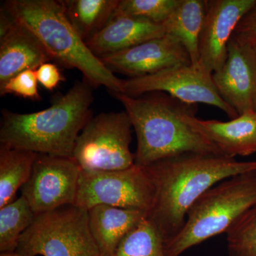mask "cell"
I'll use <instances>...</instances> for the list:
<instances>
[{
  "instance_id": "cell-16",
  "label": "cell",
  "mask_w": 256,
  "mask_h": 256,
  "mask_svg": "<svg viewBox=\"0 0 256 256\" xmlns=\"http://www.w3.org/2000/svg\"><path fill=\"white\" fill-rule=\"evenodd\" d=\"M52 60L36 36L16 22L12 30L0 38V86L21 72L36 70Z\"/></svg>"
},
{
  "instance_id": "cell-2",
  "label": "cell",
  "mask_w": 256,
  "mask_h": 256,
  "mask_svg": "<svg viewBox=\"0 0 256 256\" xmlns=\"http://www.w3.org/2000/svg\"><path fill=\"white\" fill-rule=\"evenodd\" d=\"M110 94L124 106L136 131L138 146L134 164L138 166L146 168L184 153L224 156L185 120L186 114H196V105L185 104L164 92L138 97Z\"/></svg>"
},
{
  "instance_id": "cell-21",
  "label": "cell",
  "mask_w": 256,
  "mask_h": 256,
  "mask_svg": "<svg viewBox=\"0 0 256 256\" xmlns=\"http://www.w3.org/2000/svg\"><path fill=\"white\" fill-rule=\"evenodd\" d=\"M36 216L23 196L0 208V252H16L20 238Z\"/></svg>"
},
{
  "instance_id": "cell-11",
  "label": "cell",
  "mask_w": 256,
  "mask_h": 256,
  "mask_svg": "<svg viewBox=\"0 0 256 256\" xmlns=\"http://www.w3.org/2000/svg\"><path fill=\"white\" fill-rule=\"evenodd\" d=\"M256 2V0L208 1L198 46V66L210 74L222 68L236 28Z\"/></svg>"
},
{
  "instance_id": "cell-3",
  "label": "cell",
  "mask_w": 256,
  "mask_h": 256,
  "mask_svg": "<svg viewBox=\"0 0 256 256\" xmlns=\"http://www.w3.org/2000/svg\"><path fill=\"white\" fill-rule=\"evenodd\" d=\"M92 86L77 82L48 108L21 114L2 110L0 146L62 158H73L77 138L92 118Z\"/></svg>"
},
{
  "instance_id": "cell-29",
  "label": "cell",
  "mask_w": 256,
  "mask_h": 256,
  "mask_svg": "<svg viewBox=\"0 0 256 256\" xmlns=\"http://www.w3.org/2000/svg\"><path fill=\"white\" fill-rule=\"evenodd\" d=\"M0 256H23L21 255V254H18V252H1L0 254Z\"/></svg>"
},
{
  "instance_id": "cell-12",
  "label": "cell",
  "mask_w": 256,
  "mask_h": 256,
  "mask_svg": "<svg viewBox=\"0 0 256 256\" xmlns=\"http://www.w3.org/2000/svg\"><path fill=\"white\" fill-rule=\"evenodd\" d=\"M100 60L111 72L124 74L130 78L146 76L173 67L192 64L184 46L168 34L105 56Z\"/></svg>"
},
{
  "instance_id": "cell-9",
  "label": "cell",
  "mask_w": 256,
  "mask_h": 256,
  "mask_svg": "<svg viewBox=\"0 0 256 256\" xmlns=\"http://www.w3.org/2000/svg\"><path fill=\"white\" fill-rule=\"evenodd\" d=\"M212 75L198 64L180 66L152 75L124 80L122 94L138 97L150 92H164L185 104L214 106L230 118H236L238 112L220 97Z\"/></svg>"
},
{
  "instance_id": "cell-5",
  "label": "cell",
  "mask_w": 256,
  "mask_h": 256,
  "mask_svg": "<svg viewBox=\"0 0 256 256\" xmlns=\"http://www.w3.org/2000/svg\"><path fill=\"white\" fill-rule=\"evenodd\" d=\"M256 205V171L226 178L207 190L186 214L178 234L164 242L166 256H180L190 248L226 234Z\"/></svg>"
},
{
  "instance_id": "cell-31",
  "label": "cell",
  "mask_w": 256,
  "mask_h": 256,
  "mask_svg": "<svg viewBox=\"0 0 256 256\" xmlns=\"http://www.w3.org/2000/svg\"><path fill=\"white\" fill-rule=\"evenodd\" d=\"M256 50V46H255Z\"/></svg>"
},
{
  "instance_id": "cell-24",
  "label": "cell",
  "mask_w": 256,
  "mask_h": 256,
  "mask_svg": "<svg viewBox=\"0 0 256 256\" xmlns=\"http://www.w3.org/2000/svg\"><path fill=\"white\" fill-rule=\"evenodd\" d=\"M181 0H119L114 13L163 24Z\"/></svg>"
},
{
  "instance_id": "cell-28",
  "label": "cell",
  "mask_w": 256,
  "mask_h": 256,
  "mask_svg": "<svg viewBox=\"0 0 256 256\" xmlns=\"http://www.w3.org/2000/svg\"><path fill=\"white\" fill-rule=\"evenodd\" d=\"M16 23L14 18L6 11L2 8L0 11V38H3L12 30Z\"/></svg>"
},
{
  "instance_id": "cell-23",
  "label": "cell",
  "mask_w": 256,
  "mask_h": 256,
  "mask_svg": "<svg viewBox=\"0 0 256 256\" xmlns=\"http://www.w3.org/2000/svg\"><path fill=\"white\" fill-rule=\"evenodd\" d=\"M228 256H256V205L226 233Z\"/></svg>"
},
{
  "instance_id": "cell-30",
  "label": "cell",
  "mask_w": 256,
  "mask_h": 256,
  "mask_svg": "<svg viewBox=\"0 0 256 256\" xmlns=\"http://www.w3.org/2000/svg\"><path fill=\"white\" fill-rule=\"evenodd\" d=\"M254 112H255V114H256V106H255V108H254Z\"/></svg>"
},
{
  "instance_id": "cell-1",
  "label": "cell",
  "mask_w": 256,
  "mask_h": 256,
  "mask_svg": "<svg viewBox=\"0 0 256 256\" xmlns=\"http://www.w3.org/2000/svg\"><path fill=\"white\" fill-rule=\"evenodd\" d=\"M156 197L148 214L164 242L180 232L194 202L216 184L256 171V161H237L225 156L188 152L146 166Z\"/></svg>"
},
{
  "instance_id": "cell-6",
  "label": "cell",
  "mask_w": 256,
  "mask_h": 256,
  "mask_svg": "<svg viewBox=\"0 0 256 256\" xmlns=\"http://www.w3.org/2000/svg\"><path fill=\"white\" fill-rule=\"evenodd\" d=\"M16 252L23 256H104L90 233L88 210L75 205L36 215Z\"/></svg>"
},
{
  "instance_id": "cell-20",
  "label": "cell",
  "mask_w": 256,
  "mask_h": 256,
  "mask_svg": "<svg viewBox=\"0 0 256 256\" xmlns=\"http://www.w3.org/2000/svg\"><path fill=\"white\" fill-rule=\"evenodd\" d=\"M66 14L84 42L106 26L119 0H64Z\"/></svg>"
},
{
  "instance_id": "cell-26",
  "label": "cell",
  "mask_w": 256,
  "mask_h": 256,
  "mask_svg": "<svg viewBox=\"0 0 256 256\" xmlns=\"http://www.w3.org/2000/svg\"><path fill=\"white\" fill-rule=\"evenodd\" d=\"M233 37L242 43L256 46V2L242 18Z\"/></svg>"
},
{
  "instance_id": "cell-13",
  "label": "cell",
  "mask_w": 256,
  "mask_h": 256,
  "mask_svg": "<svg viewBox=\"0 0 256 256\" xmlns=\"http://www.w3.org/2000/svg\"><path fill=\"white\" fill-rule=\"evenodd\" d=\"M220 97L238 116L254 110L256 104L255 47L232 36L223 66L212 75Z\"/></svg>"
},
{
  "instance_id": "cell-25",
  "label": "cell",
  "mask_w": 256,
  "mask_h": 256,
  "mask_svg": "<svg viewBox=\"0 0 256 256\" xmlns=\"http://www.w3.org/2000/svg\"><path fill=\"white\" fill-rule=\"evenodd\" d=\"M36 70H26L0 86V95L13 94L32 100H40Z\"/></svg>"
},
{
  "instance_id": "cell-18",
  "label": "cell",
  "mask_w": 256,
  "mask_h": 256,
  "mask_svg": "<svg viewBox=\"0 0 256 256\" xmlns=\"http://www.w3.org/2000/svg\"><path fill=\"white\" fill-rule=\"evenodd\" d=\"M207 8L208 1L205 0H181L163 24L166 34L174 37L188 50L193 65L198 64L200 58L198 46Z\"/></svg>"
},
{
  "instance_id": "cell-19",
  "label": "cell",
  "mask_w": 256,
  "mask_h": 256,
  "mask_svg": "<svg viewBox=\"0 0 256 256\" xmlns=\"http://www.w3.org/2000/svg\"><path fill=\"white\" fill-rule=\"evenodd\" d=\"M37 153L0 146V208L14 201L31 176Z\"/></svg>"
},
{
  "instance_id": "cell-22",
  "label": "cell",
  "mask_w": 256,
  "mask_h": 256,
  "mask_svg": "<svg viewBox=\"0 0 256 256\" xmlns=\"http://www.w3.org/2000/svg\"><path fill=\"white\" fill-rule=\"evenodd\" d=\"M112 256H166L164 240L146 218L124 237Z\"/></svg>"
},
{
  "instance_id": "cell-8",
  "label": "cell",
  "mask_w": 256,
  "mask_h": 256,
  "mask_svg": "<svg viewBox=\"0 0 256 256\" xmlns=\"http://www.w3.org/2000/svg\"><path fill=\"white\" fill-rule=\"evenodd\" d=\"M156 197L146 168L134 164L117 171H80L75 206L88 210L98 205L149 213Z\"/></svg>"
},
{
  "instance_id": "cell-17",
  "label": "cell",
  "mask_w": 256,
  "mask_h": 256,
  "mask_svg": "<svg viewBox=\"0 0 256 256\" xmlns=\"http://www.w3.org/2000/svg\"><path fill=\"white\" fill-rule=\"evenodd\" d=\"M92 238L104 256H112L131 230L148 217L142 210L98 205L88 210Z\"/></svg>"
},
{
  "instance_id": "cell-15",
  "label": "cell",
  "mask_w": 256,
  "mask_h": 256,
  "mask_svg": "<svg viewBox=\"0 0 256 256\" xmlns=\"http://www.w3.org/2000/svg\"><path fill=\"white\" fill-rule=\"evenodd\" d=\"M165 34L163 24L114 13L106 26L86 44L92 53L100 58Z\"/></svg>"
},
{
  "instance_id": "cell-4",
  "label": "cell",
  "mask_w": 256,
  "mask_h": 256,
  "mask_svg": "<svg viewBox=\"0 0 256 256\" xmlns=\"http://www.w3.org/2000/svg\"><path fill=\"white\" fill-rule=\"evenodd\" d=\"M3 8L36 36L53 60L78 69L92 88L102 86L110 92H124V80L89 50L68 20L62 1L9 0Z\"/></svg>"
},
{
  "instance_id": "cell-14",
  "label": "cell",
  "mask_w": 256,
  "mask_h": 256,
  "mask_svg": "<svg viewBox=\"0 0 256 256\" xmlns=\"http://www.w3.org/2000/svg\"><path fill=\"white\" fill-rule=\"evenodd\" d=\"M195 114H186V122L215 144L224 156L234 158L256 153V114L254 110L227 122L198 119Z\"/></svg>"
},
{
  "instance_id": "cell-27",
  "label": "cell",
  "mask_w": 256,
  "mask_h": 256,
  "mask_svg": "<svg viewBox=\"0 0 256 256\" xmlns=\"http://www.w3.org/2000/svg\"><path fill=\"white\" fill-rule=\"evenodd\" d=\"M37 80L46 90H54L60 82L65 80L60 69L54 64L47 62L42 64L36 70Z\"/></svg>"
},
{
  "instance_id": "cell-7",
  "label": "cell",
  "mask_w": 256,
  "mask_h": 256,
  "mask_svg": "<svg viewBox=\"0 0 256 256\" xmlns=\"http://www.w3.org/2000/svg\"><path fill=\"white\" fill-rule=\"evenodd\" d=\"M132 128L126 110L92 117L77 138L72 158L87 171L130 168L134 164V154L130 150Z\"/></svg>"
},
{
  "instance_id": "cell-10",
  "label": "cell",
  "mask_w": 256,
  "mask_h": 256,
  "mask_svg": "<svg viewBox=\"0 0 256 256\" xmlns=\"http://www.w3.org/2000/svg\"><path fill=\"white\" fill-rule=\"evenodd\" d=\"M80 171L73 158L38 154L22 196L36 215L74 205Z\"/></svg>"
}]
</instances>
